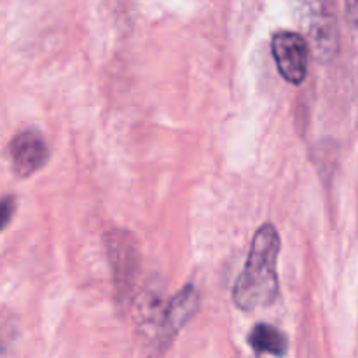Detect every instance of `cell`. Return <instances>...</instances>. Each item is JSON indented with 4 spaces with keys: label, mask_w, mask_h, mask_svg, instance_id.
Masks as SVG:
<instances>
[{
    "label": "cell",
    "mask_w": 358,
    "mask_h": 358,
    "mask_svg": "<svg viewBox=\"0 0 358 358\" xmlns=\"http://www.w3.org/2000/svg\"><path fill=\"white\" fill-rule=\"evenodd\" d=\"M273 58H275L278 72L287 83L301 84L308 76V59L310 48L303 35L296 31L280 30L273 35L271 41Z\"/></svg>",
    "instance_id": "3957f363"
},
{
    "label": "cell",
    "mask_w": 358,
    "mask_h": 358,
    "mask_svg": "<svg viewBox=\"0 0 358 358\" xmlns=\"http://www.w3.org/2000/svg\"><path fill=\"white\" fill-rule=\"evenodd\" d=\"M13 170L17 177L27 178L41 170L49 159V147L44 136L35 129L17 133L9 145Z\"/></svg>",
    "instance_id": "5b68a950"
},
{
    "label": "cell",
    "mask_w": 358,
    "mask_h": 358,
    "mask_svg": "<svg viewBox=\"0 0 358 358\" xmlns=\"http://www.w3.org/2000/svg\"><path fill=\"white\" fill-rule=\"evenodd\" d=\"M248 345L257 355H268L283 358L289 352V339L280 329L269 324H257L248 334Z\"/></svg>",
    "instance_id": "52a82bcc"
},
{
    "label": "cell",
    "mask_w": 358,
    "mask_h": 358,
    "mask_svg": "<svg viewBox=\"0 0 358 358\" xmlns=\"http://www.w3.org/2000/svg\"><path fill=\"white\" fill-rule=\"evenodd\" d=\"M105 243H107L108 261L114 269L119 294L121 297L128 296L140 264L135 238L126 231H112L105 238Z\"/></svg>",
    "instance_id": "277c9868"
},
{
    "label": "cell",
    "mask_w": 358,
    "mask_h": 358,
    "mask_svg": "<svg viewBox=\"0 0 358 358\" xmlns=\"http://www.w3.org/2000/svg\"><path fill=\"white\" fill-rule=\"evenodd\" d=\"M199 310V294L194 285H185L173 299L168 303L163 313V327H161V346H166L182 327L198 313Z\"/></svg>",
    "instance_id": "8992f818"
},
{
    "label": "cell",
    "mask_w": 358,
    "mask_h": 358,
    "mask_svg": "<svg viewBox=\"0 0 358 358\" xmlns=\"http://www.w3.org/2000/svg\"><path fill=\"white\" fill-rule=\"evenodd\" d=\"M346 10H348V21L352 27H355L357 21V0H346Z\"/></svg>",
    "instance_id": "9c48e42d"
},
{
    "label": "cell",
    "mask_w": 358,
    "mask_h": 358,
    "mask_svg": "<svg viewBox=\"0 0 358 358\" xmlns=\"http://www.w3.org/2000/svg\"><path fill=\"white\" fill-rule=\"evenodd\" d=\"M308 48L318 63H331L339 51V24L334 0H289Z\"/></svg>",
    "instance_id": "7a4b0ae2"
},
{
    "label": "cell",
    "mask_w": 358,
    "mask_h": 358,
    "mask_svg": "<svg viewBox=\"0 0 358 358\" xmlns=\"http://www.w3.org/2000/svg\"><path fill=\"white\" fill-rule=\"evenodd\" d=\"M14 212H16V198L10 194L0 198V231L9 226Z\"/></svg>",
    "instance_id": "ba28073f"
},
{
    "label": "cell",
    "mask_w": 358,
    "mask_h": 358,
    "mask_svg": "<svg viewBox=\"0 0 358 358\" xmlns=\"http://www.w3.org/2000/svg\"><path fill=\"white\" fill-rule=\"evenodd\" d=\"M278 231L273 224H264L255 233L247 264L233 287V301L240 310L252 311L271 306L278 299Z\"/></svg>",
    "instance_id": "6da1fadb"
}]
</instances>
